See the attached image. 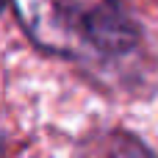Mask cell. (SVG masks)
<instances>
[{
    "mask_svg": "<svg viewBox=\"0 0 158 158\" xmlns=\"http://www.w3.org/2000/svg\"><path fill=\"white\" fill-rule=\"evenodd\" d=\"M3 6H6V0H0V8H3Z\"/></svg>",
    "mask_w": 158,
    "mask_h": 158,
    "instance_id": "3957f363",
    "label": "cell"
},
{
    "mask_svg": "<svg viewBox=\"0 0 158 158\" xmlns=\"http://www.w3.org/2000/svg\"><path fill=\"white\" fill-rule=\"evenodd\" d=\"M78 158H156L136 136L122 131H106L83 142Z\"/></svg>",
    "mask_w": 158,
    "mask_h": 158,
    "instance_id": "7a4b0ae2",
    "label": "cell"
},
{
    "mask_svg": "<svg viewBox=\"0 0 158 158\" xmlns=\"http://www.w3.org/2000/svg\"><path fill=\"white\" fill-rule=\"evenodd\" d=\"M28 36L47 53L106 61L139 44L133 17L117 0H17Z\"/></svg>",
    "mask_w": 158,
    "mask_h": 158,
    "instance_id": "6da1fadb",
    "label": "cell"
}]
</instances>
